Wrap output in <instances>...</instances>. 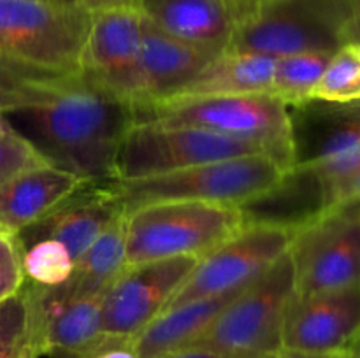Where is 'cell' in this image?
I'll use <instances>...</instances> for the list:
<instances>
[{
  "label": "cell",
  "mask_w": 360,
  "mask_h": 358,
  "mask_svg": "<svg viewBox=\"0 0 360 358\" xmlns=\"http://www.w3.org/2000/svg\"><path fill=\"white\" fill-rule=\"evenodd\" d=\"M218 55L165 34L143 18L141 27V98L134 112L169 100Z\"/></svg>",
  "instance_id": "2e32d148"
},
{
  "label": "cell",
  "mask_w": 360,
  "mask_h": 358,
  "mask_svg": "<svg viewBox=\"0 0 360 358\" xmlns=\"http://www.w3.org/2000/svg\"><path fill=\"white\" fill-rule=\"evenodd\" d=\"M127 267L125 260V213L116 218L101 237L74 262L69 279L58 286H41L42 304H62L76 298L104 295L109 284ZM37 284V283H35Z\"/></svg>",
  "instance_id": "ffe728a7"
},
{
  "label": "cell",
  "mask_w": 360,
  "mask_h": 358,
  "mask_svg": "<svg viewBox=\"0 0 360 358\" xmlns=\"http://www.w3.org/2000/svg\"><path fill=\"white\" fill-rule=\"evenodd\" d=\"M360 283L341 290L297 295L288 302L281 346L315 354L359 353Z\"/></svg>",
  "instance_id": "5bb4252c"
},
{
  "label": "cell",
  "mask_w": 360,
  "mask_h": 358,
  "mask_svg": "<svg viewBox=\"0 0 360 358\" xmlns=\"http://www.w3.org/2000/svg\"><path fill=\"white\" fill-rule=\"evenodd\" d=\"M25 283L23 248L18 234L0 228V302L18 293Z\"/></svg>",
  "instance_id": "f1b7e54d"
},
{
  "label": "cell",
  "mask_w": 360,
  "mask_h": 358,
  "mask_svg": "<svg viewBox=\"0 0 360 358\" xmlns=\"http://www.w3.org/2000/svg\"><path fill=\"white\" fill-rule=\"evenodd\" d=\"M141 27L143 16L130 2L91 7L81 55V74L134 109L141 98Z\"/></svg>",
  "instance_id": "7c38bea8"
},
{
  "label": "cell",
  "mask_w": 360,
  "mask_h": 358,
  "mask_svg": "<svg viewBox=\"0 0 360 358\" xmlns=\"http://www.w3.org/2000/svg\"><path fill=\"white\" fill-rule=\"evenodd\" d=\"M9 133H16V132H14L11 123L6 119V116L0 114V135H9Z\"/></svg>",
  "instance_id": "d590c367"
},
{
  "label": "cell",
  "mask_w": 360,
  "mask_h": 358,
  "mask_svg": "<svg viewBox=\"0 0 360 358\" xmlns=\"http://www.w3.org/2000/svg\"><path fill=\"white\" fill-rule=\"evenodd\" d=\"M294 142V165L319 175L323 211L359 200L360 116L359 102L330 104L311 100L288 107Z\"/></svg>",
  "instance_id": "8992f818"
},
{
  "label": "cell",
  "mask_w": 360,
  "mask_h": 358,
  "mask_svg": "<svg viewBox=\"0 0 360 358\" xmlns=\"http://www.w3.org/2000/svg\"><path fill=\"white\" fill-rule=\"evenodd\" d=\"M238 207L245 225H274L295 230L323 211L322 185L313 168L294 165L273 188Z\"/></svg>",
  "instance_id": "d6986e66"
},
{
  "label": "cell",
  "mask_w": 360,
  "mask_h": 358,
  "mask_svg": "<svg viewBox=\"0 0 360 358\" xmlns=\"http://www.w3.org/2000/svg\"><path fill=\"white\" fill-rule=\"evenodd\" d=\"M243 288L165 309L139 336L134 337L130 343L134 351L139 358H162L172 351L192 346Z\"/></svg>",
  "instance_id": "44dd1931"
},
{
  "label": "cell",
  "mask_w": 360,
  "mask_h": 358,
  "mask_svg": "<svg viewBox=\"0 0 360 358\" xmlns=\"http://www.w3.org/2000/svg\"><path fill=\"white\" fill-rule=\"evenodd\" d=\"M46 164L37 151L18 133L0 135V185L9 181L13 175Z\"/></svg>",
  "instance_id": "f546056e"
},
{
  "label": "cell",
  "mask_w": 360,
  "mask_h": 358,
  "mask_svg": "<svg viewBox=\"0 0 360 358\" xmlns=\"http://www.w3.org/2000/svg\"><path fill=\"white\" fill-rule=\"evenodd\" d=\"M125 213L109 190L108 183H88L44 220L18 234L21 248L39 239L62 242L76 262L102 232Z\"/></svg>",
  "instance_id": "9a60e30c"
},
{
  "label": "cell",
  "mask_w": 360,
  "mask_h": 358,
  "mask_svg": "<svg viewBox=\"0 0 360 358\" xmlns=\"http://www.w3.org/2000/svg\"><path fill=\"white\" fill-rule=\"evenodd\" d=\"M141 16L165 34L211 55L229 49L236 21L225 0H130Z\"/></svg>",
  "instance_id": "e0dca14e"
},
{
  "label": "cell",
  "mask_w": 360,
  "mask_h": 358,
  "mask_svg": "<svg viewBox=\"0 0 360 358\" xmlns=\"http://www.w3.org/2000/svg\"><path fill=\"white\" fill-rule=\"evenodd\" d=\"M6 119L46 164L86 183H108L115 181L116 151L136 112L130 102L72 74Z\"/></svg>",
  "instance_id": "6da1fadb"
},
{
  "label": "cell",
  "mask_w": 360,
  "mask_h": 358,
  "mask_svg": "<svg viewBox=\"0 0 360 358\" xmlns=\"http://www.w3.org/2000/svg\"><path fill=\"white\" fill-rule=\"evenodd\" d=\"M39 290V284H37ZM42 357L81 358L102 337V295L76 298L62 304H42Z\"/></svg>",
  "instance_id": "7402d4cb"
},
{
  "label": "cell",
  "mask_w": 360,
  "mask_h": 358,
  "mask_svg": "<svg viewBox=\"0 0 360 358\" xmlns=\"http://www.w3.org/2000/svg\"><path fill=\"white\" fill-rule=\"evenodd\" d=\"M58 2H67V4H79V6H86V7H95L104 4V0H58Z\"/></svg>",
  "instance_id": "e575fe53"
},
{
  "label": "cell",
  "mask_w": 360,
  "mask_h": 358,
  "mask_svg": "<svg viewBox=\"0 0 360 358\" xmlns=\"http://www.w3.org/2000/svg\"><path fill=\"white\" fill-rule=\"evenodd\" d=\"M65 74H51L20 67L0 58V114L39 100Z\"/></svg>",
  "instance_id": "4316f807"
},
{
  "label": "cell",
  "mask_w": 360,
  "mask_h": 358,
  "mask_svg": "<svg viewBox=\"0 0 360 358\" xmlns=\"http://www.w3.org/2000/svg\"><path fill=\"white\" fill-rule=\"evenodd\" d=\"M245 227L243 213L231 204L165 200L125 213L127 265L172 258H202Z\"/></svg>",
  "instance_id": "3957f363"
},
{
  "label": "cell",
  "mask_w": 360,
  "mask_h": 358,
  "mask_svg": "<svg viewBox=\"0 0 360 358\" xmlns=\"http://www.w3.org/2000/svg\"><path fill=\"white\" fill-rule=\"evenodd\" d=\"M74 260L62 242L39 239L23 248V272L27 279L41 286H58L69 279Z\"/></svg>",
  "instance_id": "83f0119b"
},
{
  "label": "cell",
  "mask_w": 360,
  "mask_h": 358,
  "mask_svg": "<svg viewBox=\"0 0 360 358\" xmlns=\"http://www.w3.org/2000/svg\"><path fill=\"white\" fill-rule=\"evenodd\" d=\"M333 55L329 53H297L274 58L271 95L287 107H299L313 100V90Z\"/></svg>",
  "instance_id": "d4e9b609"
},
{
  "label": "cell",
  "mask_w": 360,
  "mask_h": 358,
  "mask_svg": "<svg viewBox=\"0 0 360 358\" xmlns=\"http://www.w3.org/2000/svg\"><path fill=\"white\" fill-rule=\"evenodd\" d=\"M255 153H264V150L224 133L158 121H134L116 151L115 181L153 178Z\"/></svg>",
  "instance_id": "9c48e42d"
},
{
  "label": "cell",
  "mask_w": 360,
  "mask_h": 358,
  "mask_svg": "<svg viewBox=\"0 0 360 358\" xmlns=\"http://www.w3.org/2000/svg\"><path fill=\"white\" fill-rule=\"evenodd\" d=\"M42 354L39 290L25 277L20 291L0 302V358H41Z\"/></svg>",
  "instance_id": "cb8c5ba5"
},
{
  "label": "cell",
  "mask_w": 360,
  "mask_h": 358,
  "mask_svg": "<svg viewBox=\"0 0 360 358\" xmlns=\"http://www.w3.org/2000/svg\"><path fill=\"white\" fill-rule=\"evenodd\" d=\"M262 2L264 0H225L232 18H234L236 25L241 20H245L248 14H252Z\"/></svg>",
  "instance_id": "d6a6232c"
},
{
  "label": "cell",
  "mask_w": 360,
  "mask_h": 358,
  "mask_svg": "<svg viewBox=\"0 0 360 358\" xmlns=\"http://www.w3.org/2000/svg\"><path fill=\"white\" fill-rule=\"evenodd\" d=\"M81 358H139V354L134 351L132 344L127 340L102 339L97 346L91 347L88 353Z\"/></svg>",
  "instance_id": "4dcf8cb0"
},
{
  "label": "cell",
  "mask_w": 360,
  "mask_h": 358,
  "mask_svg": "<svg viewBox=\"0 0 360 358\" xmlns=\"http://www.w3.org/2000/svg\"><path fill=\"white\" fill-rule=\"evenodd\" d=\"M292 232L274 225H245L199 260L164 311L195 298L246 286L288 251Z\"/></svg>",
  "instance_id": "4fadbf2b"
},
{
  "label": "cell",
  "mask_w": 360,
  "mask_h": 358,
  "mask_svg": "<svg viewBox=\"0 0 360 358\" xmlns=\"http://www.w3.org/2000/svg\"><path fill=\"white\" fill-rule=\"evenodd\" d=\"M86 181L49 164L35 165L0 185V227L13 234L58 209Z\"/></svg>",
  "instance_id": "ac0fdd59"
},
{
  "label": "cell",
  "mask_w": 360,
  "mask_h": 358,
  "mask_svg": "<svg viewBox=\"0 0 360 358\" xmlns=\"http://www.w3.org/2000/svg\"><path fill=\"white\" fill-rule=\"evenodd\" d=\"M273 69L274 58L271 56L225 51L214 56L179 93L169 100L269 93Z\"/></svg>",
  "instance_id": "603a6c76"
},
{
  "label": "cell",
  "mask_w": 360,
  "mask_h": 358,
  "mask_svg": "<svg viewBox=\"0 0 360 358\" xmlns=\"http://www.w3.org/2000/svg\"><path fill=\"white\" fill-rule=\"evenodd\" d=\"M0 228H2V227H0Z\"/></svg>",
  "instance_id": "74e56055"
},
{
  "label": "cell",
  "mask_w": 360,
  "mask_h": 358,
  "mask_svg": "<svg viewBox=\"0 0 360 358\" xmlns=\"http://www.w3.org/2000/svg\"><path fill=\"white\" fill-rule=\"evenodd\" d=\"M350 42H359V0H264L236 25L227 51L333 55Z\"/></svg>",
  "instance_id": "7a4b0ae2"
},
{
  "label": "cell",
  "mask_w": 360,
  "mask_h": 358,
  "mask_svg": "<svg viewBox=\"0 0 360 358\" xmlns=\"http://www.w3.org/2000/svg\"><path fill=\"white\" fill-rule=\"evenodd\" d=\"M136 121L193 126L253 142L288 172L294 168V142L288 107L271 93L225 95L169 100L136 111Z\"/></svg>",
  "instance_id": "277c9868"
},
{
  "label": "cell",
  "mask_w": 360,
  "mask_h": 358,
  "mask_svg": "<svg viewBox=\"0 0 360 358\" xmlns=\"http://www.w3.org/2000/svg\"><path fill=\"white\" fill-rule=\"evenodd\" d=\"M295 293L313 295L359 284V200L326 209L292 232Z\"/></svg>",
  "instance_id": "30bf717a"
},
{
  "label": "cell",
  "mask_w": 360,
  "mask_h": 358,
  "mask_svg": "<svg viewBox=\"0 0 360 358\" xmlns=\"http://www.w3.org/2000/svg\"><path fill=\"white\" fill-rule=\"evenodd\" d=\"M285 171L266 153L225 158L193 165L169 174L132 181H108L109 190L123 211L165 200L241 206L273 188Z\"/></svg>",
  "instance_id": "52a82bcc"
},
{
  "label": "cell",
  "mask_w": 360,
  "mask_h": 358,
  "mask_svg": "<svg viewBox=\"0 0 360 358\" xmlns=\"http://www.w3.org/2000/svg\"><path fill=\"white\" fill-rule=\"evenodd\" d=\"M162 358H221L220 354L213 353L211 350H206V347L199 346H188L183 347V350L172 351V353L165 354Z\"/></svg>",
  "instance_id": "836d02e7"
},
{
  "label": "cell",
  "mask_w": 360,
  "mask_h": 358,
  "mask_svg": "<svg viewBox=\"0 0 360 358\" xmlns=\"http://www.w3.org/2000/svg\"><path fill=\"white\" fill-rule=\"evenodd\" d=\"M199 263L172 256L127 265L102 295V337L132 343L167 305Z\"/></svg>",
  "instance_id": "8fae6325"
},
{
  "label": "cell",
  "mask_w": 360,
  "mask_h": 358,
  "mask_svg": "<svg viewBox=\"0 0 360 358\" xmlns=\"http://www.w3.org/2000/svg\"><path fill=\"white\" fill-rule=\"evenodd\" d=\"M111 2H130V0H104V4H111Z\"/></svg>",
  "instance_id": "8d00e7d4"
},
{
  "label": "cell",
  "mask_w": 360,
  "mask_h": 358,
  "mask_svg": "<svg viewBox=\"0 0 360 358\" xmlns=\"http://www.w3.org/2000/svg\"><path fill=\"white\" fill-rule=\"evenodd\" d=\"M91 7L58 0H0V58L51 74H81Z\"/></svg>",
  "instance_id": "5b68a950"
},
{
  "label": "cell",
  "mask_w": 360,
  "mask_h": 358,
  "mask_svg": "<svg viewBox=\"0 0 360 358\" xmlns=\"http://www.w3.org/2000/svg\"><path fill=\"white\" fill-rule=\"evenodd\" d=\"M264 358H359V353L315 354V353H304V351H295V350H287V347H280V350L266 354Z\"/></svg>",
  "instance_id": "1f68e13d"
},
{
  "label": "cell",
  "mask_w": 360,
  "mask_h": 358,
  "mask_svg": "<svg viewBox=\"0 0 360 358\" xmlns=\"http://www.w3.org/2000/svg\"><path fill=\"white\" fill-rule=\"evenodd\" d=\"M294 295V263L287 251L246 284L192 346L221 358H264L283 347V318Z\"/></svg>",
  "instance_id": "ba28073f"
},
{
  "label": "cell",
  "mask_w": 360,
  "mask_h": 358,
  "mask_svg": "<svg viewBox=\"0 0 360 358\" xmlns=\"http://www.w3.org/2000/svg\"><path fill=\"white\" fill-rule=\"evenodd\" d=\"M359 97L360 46L359 42H350L333 53L313 90V100L352 104V102H359Z\"/></svg>",
  "instance_id": "484cf974"
}]
</instances>
